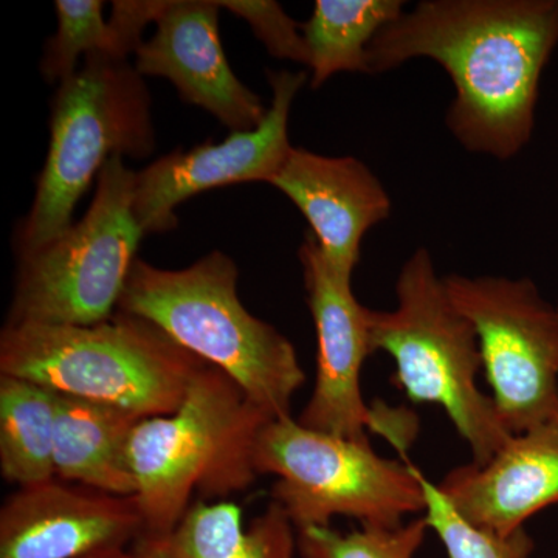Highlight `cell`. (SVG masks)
<instances>
[{"mask_svg": "<svg viewBox=\"0 0 558 558\" xmlns=\"http://www.w3.org/2000/svg\"><path fill=\"white\" fill-rule=\"evenodd\" d=\"M558 44V0H424L368 50L366 73L428 58L449 73L447 126L472 153L515 157L534 132L539 80Z\"/></svg>", "mask_w": 558, "mask_h": 558, "instance_id": "6da1fadb", "label": "cell"}, {"mask_svg": "<svg viewBox=\"0 0 558 558\" xmlns=\"http://www.w3.org/2000/svg\"><path fill=\"white\" fill-rule=\"evenodd\" d=\"M274 418L223 371L205 365L178 410L143 417L130 442L140 538L167 539L197 501L247 490L260 428ZM138 538V539H140Z\"/></svg>", "mask_w": 558, "mask_h": 558, "instance_id": "7a4b0ae2", "label": "cell"}, {"mask_svg": "<svg viewBox=\"0 0 558 558\" xmlns=\"http://www.w3.org/2000/svg\"><path fill=\"white\" fill-rule=\"evenodd\" d=\"M234 260L211 252L180 270L135 259L119 310L148 319L179 347L231 377L271 417L290 416L306 381L288 337L245 310Z\"/></svg>", "mask_w": 558, "mask_h": 558, "instance_id": "3957f363", "label": "cell"}, {"mask_svg": "<svg viewBox=\"0 0 558 558\" xmlns=\"http://www.w3.org/2000/svg\"><path fill=\"white\" fill-rule=\"evenodd\" d=\"M205 365L148 319L123 311L98 325H5L0 333L2 376L140 417L174 413Z\"/></svg>", "mask_w": 558, "mask_h": 558, "instance_id": "277c9868", "label": "cell"}, {"mask_svg": "<svg viewBox=\"0 0 558 558\" xmlns=\"http://www.w3.org/2000/svg\"><path fill=\"white\" fill-rule=\"evenodd\" d=\"M396 293L395 310L371 311L374 354L387 352L396 363L392 385L413 403L446 411L473 464H486L513 435L476 384L483 371L478 337L451 301L428 250L417 248L403 264Z\"/></svg>", "mask_w": 558, "mask_h": 558, "instance_id": "5b68a950", "label": "cell"}, {"mask_svg": "<svg viewBox=\"0 0 558 558\" xmlns=\"http://www.w3.org/2000/svg\"><path fill=\"white\" fill-rule=\"evenodd\" d=\"M156 132L143 76L128 60L89 54L54 95L50 146L31 213L14 238L17 256L35 252L72 227L81 197L112 157L150 156Z\"/></svg>", "mask_w": 558, "mask_h": 558, "instance_id": "8992f818", "label": "cell"}, {"mask_svg": "<svg viewBox=\"0 0 558 558\" xmlns=\"http://www.w3.org/2000/svg\"><path fill=\"white\" fill-rule=\"evenodd\" d=\"M253 462L258 475L277 476L271 501L296 531L330 526L336 517L398 527L427 506L417 468L381 458L369 442L303 427L292 416L270 418L260 428Z\"/></svg>", "mask_w": 558, "mask_h": 558, "instance_id": "52a82bcc", "label": "cell"}, {"mask_svg": "<svg viewBox=\"0 0 558 558\" xmlns=\"http://www.w3.org/2000/svg\"><path fill=\"white\" fill-rule=\"evenodd\" d=\"M135 175L112 157L83 219L17 256L7 325L92 326L116 314L145 236L134 213Z\"/></svg>", "mask_w": 558, "mask_h": 558, "instance_id": "ba28073f", "label": "cell"}, {"mask_svg": "<svg viewBox=\"0 0 558 558\" xmlns=\"http://www.w3.org/2000/svg\"><path fill=\"white\" fill-rule=\"evenodd\" d=\"M444 279L475 328L490 398L510 435L558 417L557 304L527 278Z\"/></svg>", "mask_w": 558, "mask_h": 558, "instance_id": "9c48e42d", "label": "cell"}, {"mask_svg": "<svg viewBox=\"0 0 558 558\" xmlns=\"http://www.w3.org/2000/svg\"><path fill=\"white\" fill-rule=\"evenodd\" d=\"M270 108L256 130L231 132L220 143L178 149L135 175L134 213L143 233H165L178 226L174 209L190 197L219 186L267 182L284 167L292 102L306 84V72H267Z\"/></svg>", "mask_w": 558, "mask_h": 558, "instance_id": "30bf717a", "label": "cell"}, {"mask_svg": "<svg viewBox=\"0 0 558 558\" xmlns=\"http://www.w3.org/2000/svg\"><path fill=\"white\" fill-rule=\"evenodd\" d=\"M299 258L317 333V373L310 402L296 421L315 432L369 442L366 429L389 432L360 388L363 363L374 354L371 310L355 299L352 279L333 270L311 230L304 233Z\"/></svg>", "mask_w": 558, "mask_h": 558, "instance_id": "8fae6325", "label": "cell"}, {"mask_svg": "<svg viewBox=\"0 0 558 558\" xmlns=\"http://www.w3.org/2000/svg\"><path fill=\"white\" fill-rule=\"evenodd\" d=\"M135 497L58 478L20 487L0 510V558H80L124 549L143 535Z\"/></svg>", "mask_w": 558, "mask_h": 558, "instance_id": "7c38bea8", "label": "cell"}, {"mask_svg": "<svg viewBox=\"0 0 558 558\" xmlns=\"http://www.w3.org/2000/svg\"><path fill=\"white\" fill-rule=\"evenodd\" d=\"M219 2L165 0L157 31L135 50L142 76H163L180 98L215 116L231 132L256 130L267 108L234 75L219 35Z\"/></svg>", "mask_w": 558, "mask_h": 558, "instance_id": "4fadbf2b", "label": "cell"}, {"mask_svg": "<svg viewBox=\"0 0 558 558\" xmlns=\"http://www.w3.org/2000/svg\"><path fill=\"white\" fill-rule=\"evenodd\" d=\"M436 486L473 526L512 535L558 505V417L513 435L486 464L450 470Z\"/></svg>", "mask_w": 558, "mask_h": 558, "instance_id": "5bb4252c", "label": "cell"}, {"mask_svg": "<svg viewBox=\"0 0 558 558\" xmlns=\"http://www.w3.org/2000/svg\"><path fill=\"white\" fill-rule=\"evenodd\" d=\"M270 185L303 213L333 270L351 279L363 236L391 215L387 190L355 157L293 148Z\"/></svg>", "mask_w": 558, "mask_h": 558, "instance_id": "9a60e30c", "label": "cell"}, {"mask_svg": "<svg viewBox=\"0 0 558 558\" xmlns=\"http://www.w3.org/2000/svg\"><path fill=\"white\" fill-rule=\"evenodd\" d=\"M142 418L119 407L58 395L57 478L102 494L134 497L137 486L130 442Z\"/></svg>", "mask_w": 558, "mask_h": 558, "instance_id": "2e32d148", "label": "cell"}, {"mask_svg": "<svg viewBox=\"0 0 558 558\" xmlns=\"http://www.w3.org/2000/svg\"><path fill=\"white\" fill-rule=\"evenodd\" d=\"M163 543L172 558H295L299 531L278 502L244 526L240 506L219 499L194 502Z\"/></svg>", "mask_w": 558, "mask_h": 558, "instance_id": "e0dca14e", "label": "cell"}, {"mask_svg": "<svg viewBox=\"0 0 558 558\" xmlns=\"http://www.w3.org/2000/svg\"><path fill=\"white\" fill-rule=\"evenodd\" d=\"M58 395L35 381L0 374V472L20 487L54 475Z\"/></svg>", "mask_w": 558, "mask_h": 558, "instance_id": "ac0fdd59", "label": "cell"}, {"mask_svg": "<svg viewBox=\"0 0 558 558\" xmlns=\"http://www.w3.org/2000/svg\"><path fill=\"white\" fill-rule=\"evenodd\" d=\"M402 14V0H317L310 21L301 24L312 89L336 73H366L371 44Z\"/></svg>", "mask_w": 558, "mask_h": 558, "instance_id": "d6986e66", "label": "cell"}, {"mask_svg": "<svg viewBox=\"0 0 558 558\" xmlns=\"http://www.w3.org/2000/svg\"><path fill=\"white\" fill-rule=\"evenodd\" d=\"M57 33L44 47L40 72L47 83L69 80L78 72L80 57L108 54L117 60H128L121 50L116 32L106 21L105 2L101 0H58Z\"/></svg>", "mask_w": 558, "mask_h": 558, "instance_id": "ffe728a7", "label": "cell"}, {"mask_svg": "<svg viewBox=\"0 0 558 558\" xmlns=\"http://www.w3.org/2000/svg\"><path fill=\"white\" fill-rule=\"evenodd\" d=\"M429 527L424 515L398 527L360 526L357 531L306 527L299 531L301 558H414Z\"/></svg>", "mask_w": 558, "mask_h": 558, "instance_id": "44dd1931", "label": "cell"}, {"mask_svg": "<svg viewBox=\"0 0 558 558\" xmlns=\"http://www.w3.org/2000/svg\"><path fill=\"white\" fill-rule=\"evenodd\" d=\"M424 519L429 531L442 543L449 558H531L534 553V539L526 529L512 535H498L473 526L462 519L447 501L436 483L425 478Z\"/></svg>", "mask_w": 558, "mask_h": 558, "instance_id": "7402d4cb", "label": "cell"}, {"mask_svg": "<svg viewBox=\"0 0 558 558\" xmlns=\"http://www.w3.org/2000/svg\"><path fill=\"white\" fill-rule=\"evenodd\" d=\"M220 9L244 20L271 57L310 65V50L301 25L290 20L282 7L271 0H223Z\"/></svg>", "mask_w": 558, "mask_h": 558, "instance_id": "603a6c76", "label": "cell"}, {"mask_svg": "<svg viewBox=\"0 0 558 558\" xmlns=\"http://www.w3.org/2000/svg\"><path fill=\"white\" fill-rule=\"evenodd\" d=\"M135 545L145 549L149 558H172L167 548H165L163 539L140 538L135 542Z\"/></svg>", "mask_w": 558, "mask_h": 558, "instance_id": "cb8c5ba5", "label": "cell"}, {"mask_svg": "<svg viewBox=\"0 0 558 558\" xmlns=\"http://www.w3.org/2000/svg\"><path fill=\"white\" fill-rule=\"evenodd\" d=\"M80 558H149V556L145 549L140 548V546L135 545L134 550H106V553L90 554V556H84Z\"/></svg>", "mask_w": 558, "mask_h": 558, "instance_id": "d4e9b609", "label": "cell"}, {"mask_svg": "<svg viewBox=\"0 0 558 558\" xmlns=\"http://www.w3.org/2000/svg\"><path fill=\"white\" fill-rule=\"evenodd\" d=\"M557 310H558V303H557Z\"/></svg>", "mask_w": 558, "mask_h": 558, "instance_id": "484cf974", "label": "cell"}]
</instances>
